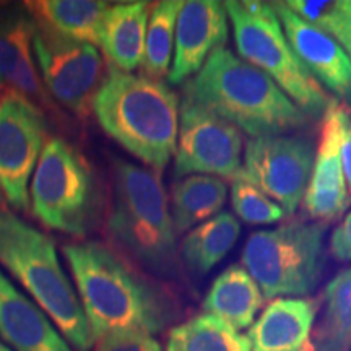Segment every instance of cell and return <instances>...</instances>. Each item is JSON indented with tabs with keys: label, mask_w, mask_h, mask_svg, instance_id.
<instances>
[{
	"label": "cell",
	"mask_w": 351,
	"mask_h": 351,
	"mask_svg": "<svg viewBox=\"0 0 351 351\" xmlns=\"http://www.w3.org/2000/svg\"><path fill=\"white\" fill-rule=\"evenodd\" d=\"M83 313L96 340L116 332L153 335L173 317L169 298L130 269L108 245L86 241L64 245Z\"/></svg>",
	"instance_id": "6da1fadb"
},
{
	"label": "cell",
	"mask_w": 351,
	"mask_h": 351,
	"mask_svg": "<svg viewBox=\"0 0 351 351\" xmlns=\"http://www.w3.org/2000/svg\"><path fill=\"white\" fill-rule=\"evenodd\" d=\"M184 96L223 117L252 138L300 129L309 117L271 78L226 47L215 49Z\"/></svg>",
	"instance_id": "7a4b0ae2"
},
{
	"label": "cell",
	"mask_w": 351,
	"mask_h": 351,
	"mask_svg": "<svg viewBox=\"0 0 351 351\" xmlns=\"http://www.w3.org/2000/svg\"><path fill=\"white\" fill-rule=\"evenodd\" d=\"M93 112L109 137L155 171H163L176 155L179 101L161 80L111 67Z\"/></svg>",
	"instance_id": "3957f363"
},
{
	"label": "cell",
	"mask_w": 351,
	"mask_h": 351,
	"mask_svg": "<svg viewBox=\"0 0 351 351\" xmlns=\"http://www.w3.org/2000/svg\"><path fill=\"white\" fill-rule=\"evenodd\" d=\"M0 263L32 295L60 335L77 351H91L95 339L72 283L49 236L0 208Z\"/></svg>",
	"instance_id": "277c9868"
},
{
	"label": "cell",
	"mask_w": 351,
	"mask_h": 351,
	"mask_svg": "<svg viewBox=\"0 0 351 351\" xmlns=\"http://www.w3.org/2000/svg\"><path fill=\"white\" fill-rule=\"evenodd\" d=\"M109 238L145 269L171 275L178 269L176 231L160 173L125 160L112 163Z\"/></svg>",
	"instance_id": "5b68a950"
},
{
	"label": "cell",
	"mask_w": 351,
	"mask_h": 351,
	"mask_svg": "<svg viewBox=\"0 0 351 351\" xmlns=\"http://www.w3.org/2000/svg\"><path fill=\"white\" fill-rule=\"evenodd\" d=\"M238 52L245 62L267 73L307 117H322L330 96L289 46L271 3L228 0Z\"/></svg>",
	"instance_id": "8992f818"
},
{
	"label": "cell",
	"mask_w": 351,
	"mask_h": 351,
	"mask_svg": "<svg viewBox=\"0 0 351 351\" xmlns=\"http://www.w3.org/2000/svg\"><path fill=\"white\" fill-rule=\"evenodd\" d=\"M326 231V223L293 219L249 236L241 261L265 300L313 291L322 274Z\"/></svg>",
	"instance_id": "52a82bcc"
},
{
	"label": "cell",
	"mask_w": 351,
	"mask_h": 351,
	"mask_svg": "<svg viewBox=\"0 0 351 351\" xmlns=\"http://www.w3.org/2000/svg\"><path fill=\"white\" fill-rule=\"evenodd\" d=\"M33 213L44 226L85 236L99 210V189L85 156L64 138H49L29 187Z\"/></svg>",
	"instance_id": "ba28073f"
},
{
	"label": "cell",
	"mask_w": 351,
	"mask_h": 351,
	"mask_svg": "<svg viewBox=\"0 0 351 351\" xmlns=\"http://www.w3.org/2000/svg\"><path fill=\"white\" fill-rule=\"evenodd\" d=\"M33 54L41 70L44 90L60 106L85 117L108 77L98 47L38 25Z\"/></svg>",
	"instance_id": "9c48e42d"
},
{
	"label": "cell",
	"mask_w": 351,
	"mask_h": 351,
	"mask_svg": "<svg viewBox=\"0 0 351 351\" xmlns=\"http://www.w3.org/2000/svg\"><path fill=\"white\" fill-rule=\"evenodd\" d=\"M178 138L174 158L178 179L189 174L241 179L243 138L239 129L187 96L179 109Z\"/></svg>",
	"instance_id": "30bf717a"
},
{
	"label": "cell",
	"mask_w": 351,
	"mask_h": 351,
	"mask_svg": "<svg viewBox=\"0 0 351 351\" xmlns=\"http://www.w3.org/2000/svg\"><path fill=\"white\" fill-rule=\"evenodd\" d=\"M47 121L33 101L0 93V192L13 208H29L28 182L46 145Z\"/></svg>",
	"instance_id": "8fae6325"
},
{
	"label": "cell",
	"mask_w": 351,
	"mask_h": 351,
	"mask_svg": "<svg viewBox=\"0 0 351 351\" xmlns=\"http://www.w3.org/2000/svg\"><path fill=\"white\" fill-rule=\"evenodd\" d=\"M313 160V147L302 138H251L245 143L241 179L280 202L285 213L293 215L309 184Z\"/></svg>",
	"instance_id": "7c38bea8"
},
{
	"label": "cell",
	"mask_w": 351,
	"mask_h": 351,
	"mask_svg": "<svg viewBox=\"0 0 351 351\" xmlns=\"http://www.w3.org/2000/svg\"><path fill=\"white\" fill-rule=\"evenodd\" d=\"M228 41V13L218 0H189L176 21L174 57L168 82L181 85Z\"/></svg>",
	"instance_id": "4fadbf2b"
},
{
	"label": "cell",
	"mask_w": 351,
	"mask_h": 351,
	"mask_svg": "<svg viewBox=\"0 0 351 351\" xmlns=\"http://www.w3.org/2000/svg\"><path fill=\"white\" fill-rule=\"evenodd\" d=\"M38 29L26 7L0 10V93H15L46 104L47 95L34 62L33 39Z\"/></svg>",
	"instance_id": "5bb4252c"
},
{
	"label": "cell",
	"mask_w": 351,
	"mask_h": 351,
	"mask_svg": "<svg viewBox=\"0 0 351 351\" xmlns=\"http://www.w3.org/2000/svg\"><path fill=\"white\" fill-rule=\"evenodd\" d=\"M337 104L339 101L332 99L324 114L314 171L302 197L307 217L326 225L340 219L351 202L341 168Z\"/></svg>",
	"instance_id": "9a60e30c"
},
{
	"label": "cell",
	"mask_w": 351,
	"mask_h": 351,
	"mask_svg": "<svg viewBox=\"0 0 351 351\" xmlns=\"http://www.w3.org/2000/svg\"><path fill=\"white\" fill-rule=\"evenodd\" d=\"M287 39L300 60L315 77L341 99L351 101V60L327 34L302 20L285 2L271 3Z\"/></svg>",
	"instance_id": "2e32d148"
},
{
	"label": "cell",
	"mask_w": 351,
	"mask_h": 351,
	"mask_svg": "<svg viewBox=\"0 0 351 351\" xmlns=\"http://www.w3.org/2000/svg\"><path fill=\"white\" fill-rule=\"evenodd\" d=\"M0 337L13 351H73L46 313L0 270Z\"/></svg>",
	"instance_id": "e0dca14e"
},
{
	"label": "cell",
	"mask_w": 351,
	"mask_h": 351,
	"mask_svg": "<svg viewBox=\"0 0 351 351\" xmlns=\"http://www.w3.org/2000/svg\"><path fill=\"white\" fill-rule=\"evenodd\" d=\"M319 300L276 298L252 324L247 339L251 351H304L311 348Z\"/></svg>",
	"instance_id": "ac0fdd59"
},
{
	"label": "cell",
	"mask_w": 351,
	"mask_h": 351,
	"mask_svg": "<svg viewBox=\"0 0 351 351\" xmlns=\"http://www.w3.org/2000/svg\"><path fill=\"white\" fill-rule=\"evenodd\" d=\"M148 5V2H124L108 8L99 34V47L112 69L132 73L142 65L150 19Z\"/></svg>",
	"instance_id": "d6986e66"
},
{
	"label": "cell",
	"mask_w": 351,
	"mask_h": 351,
	"mask_svg": "<svg viewBox=\"0 0 351 351\" xmlns=\"http://www.w3.org/2000/svg\"><path fill=\"white\" fill-rule=\"evenodd\" d=\"M263 300L261 288L247 270L231 265L215 280L202 307L205 314L221 319L236 330H243L252 327Z\"/></svg>",
	"instance_id": "ffe728a7"
},
{
	"label": "cell",
	"mask_w": 351,
	"mask_h": 351,
	"mask_svg": "<svg viewBox=\"0 0 351 351\" xmlns=\"http://www.w3.org/2000/svg\"><path fill=\"white\" fill-rule=\"evenodd\" d=\"M111 3L99 0H38L26 8L36 23L64 36L99 46L104 16Z\"/></svg>",
	"instance_id": "44dd1931"
},
{
	"label": "cell",
	"mask_w": 351,
	"mask_h": 351,
	"mask_svg": "<svg viewBox=\"0 0 351 351\" xmlns=\"http://www.w3.org/2000/svg\"><path fill=\"white\" fill-rule=\"evenodd\" d=\"M226 197V182L217 176L192 174L179 179L171 191V218L176 234L217 217Z\"/></svg>",
	"instance_id": "7402d4cb"
},
{
	"label": "cell",
	"mask_w": 351,
	"mask_h": 351,
	"mask_svg": "<svg viewBox=\"0 0 351 351\" xmlns=\"http://www.w3.org/2000/svg\"><path fill=\"white\" fill-rule=\"evenodd\" d=\"M241 234L239 221L230 212H221L194 228L181 245L182 261L194 274H207L228 256Z\"/></svg>",
	"instance_id": "603a6c76"
},
{
	"label": "cell",
	"mask_w": 351,
	"mask_h": 351,
	"mask_svg": "<svg viewBox=\"0 0 351 351\" xmlns=\"http://www.w3.org/2000/svg\"><path fill=\"white\" fill-rule=\"evenodd\" d=\"M314 350L351 351V267L324 289V313L314 330Z\"/></svg>",
	"instance_id": "cb8c5ba5"
},
{
	"label": "cell",
	"mask_w": 351,
	"mask_h": 351,
	"mask_svg": "<svg viewBox=\"0 0 351 351\" xmlns=\"http://www.w3.org/2000/svg\"><path fill=\"white\" fill-rule=\"evenodd\" d=\"M166 351H251V341L221 319L200 314L171 328Z\"/></svg>",
	"instance_id": "d4e9b609"
},
{
	"label": "cell",
	"mask_w": 351,
	"mask_h": 351,
	"mask_svg": "<svg viewBox=\"0 0 351 351\" xmlns=\"http://www.w3.org/2000/svg\"><path fill=\"white\" fill-rule=\"evenodd\" d=\"M184 5L181 0H163L152 8L145 38L142 60L143 75L161 80L169 75L171 56H173L176 21Z\"/></svg>",
	"instance_id": "484cf974"
},
{
	"label": "cell",
	"mask_w": 351,
	"mask_h": 351,
	"mask_svg": "<svg viewBox=\"0 0 351 351\" xmlns=\"http://www.w3.org/2000/svg\"><path fill=\"white\" fill-rule=\"evenodd\" d=\"M285 3L333 39L351 60V0H288Z\"/></svg>",
	"instance_id": "4316f807"
},
{
	"label": "cell",
	"mask_w": 351,
	"mask_h": 351,
	"mask_svg": "<svg viewBox=\"0 0 351 351\" xmlns=\"http://www.w3.org/2000/svg\"><path fill=\"white\" fill-rule=\"evenodd\" d=\"M231 205L241 219L249 225H274L285 218V210L271 202L263 192L244 179L231 186Z\"/></svg>",
	"instance_id": "83f0119b"
},
{
	"label": "cell",
	"mask_w": 351,
	"mask_h": 351,
	"mask_svg": "<svg viewBox=\"0 0 351 351\" xmlns=\"http://www.w3.org/2000/svg\"><path fill=\"white\" fill-rule=\"evenodd\" d=\"M93 351H163L153 335L138 332H116L96 340Z\"/></svg>",
	"instance_id": "f1b7e54d"
},
{
	"label": "cell",
	"mask_w": 351,
	"mask_h": 351,
	"mask_svg": "<svg viewBox=\"0 0 351 351\" xmlns=\"http://www.w3.org/2000/svg\"><path fill=\"white\" fill-rule=\"evenodd\" d=\"M337 121H339L341 168H343L346 189L351 199V116L348 108L343 104H337Z\"/></svg>",
	"instance_id": "f546056e"
},
{
	"label": "cell",
	"mask_w": 351,
	"mask_h": 351,
	"mask_svg": "<svg viewBox=\"0 0 351 351\" xmlns=\"http://www.w3.org/2000/svg\"><path fill=\"white\" fill-rule=\"evenodd\" d=\"M330 251L339 261H351V212L333 231L330 238Z\"/></svg>",
	"instance_id": "4dcf8cb0"
},
{
	"label": "cell",
	"mask_w": 351,
	"mask_h": 351,
	"mask_svg": "<svg viewBox=\"0 0 351 351\" xmlns=\"http://www.w3.org/2000/svg\"><path fill=\"white\" fill-rule=\"evenodd\" d=\"M0 351H12L10 348H8V346L7 345H3L2 343V341H0Z\"/></svg>",
	"instance_id": "1f68e13d"
},
{
	"label": "cell",
	"mask_w": 351,
	"mask_h": 351,
	"mask_svg": "<svg viewBox=\"0 0 351 351\" xmlns=\"http://www.w3.org/2000/svg\"><path fill=\"white\" fill-rule=\"evenodd\" d=\"M3 202H5V200H3V195H2V192H0V204H3Z\"/></svg>",
	"instance_id": "d6a6232c"
},
{
	"label": "cell",
	"mask_w": 351,
	"mask_h": 351,
	"mask_svg": "<svg viewBox=\"0 0 351 351\" xmlns=\"http://www.w3.org/2000/svg\"><path fill=\"white\" fill-rule=\"evenodd\" d=\"M304 351H315V350H314V345H313V346H311V348H307V350H304Z\"/></svg>",
	"instance_id": "836d02e7"
}]
</instances>
